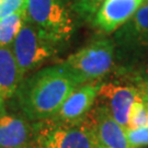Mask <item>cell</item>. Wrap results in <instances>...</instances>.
<instances>
[{"label": "cell", "mask_w": 148, "mask_h": 148, "mask_svg": "<svg viewBox=\"0 0 148 148\" xmlns=\"http://www.w3.org/2000/svg\"><path fill=\"white\" fill-rule=\"evenodd\" d=\"M77 87L76 80L64 65L51 66L32 75L18 88L19 104L29 120L53 117Z\"/></svg>", "instance_id": "obj_1"}, {"label": "cell", "mask_w": 148, "mask_h": 148, "mask_svg": "<svg viewBox=\"0 0 148 148\" xmlns=\"http://www.w3.org/2000/svg\"><path fill=\"white\" fill-rule=\"evenodd\" d=\"M138 95V90L132 86L104 84L99 87L98 99L106 106L112 117L125 130L128 124V113Z\"/></svg>", "instance_id": "obj_6"}, {"label": "cell", "mask_w": 148, "mask_h": 148, "mask_svg": "<svg viewBox=\"0 0 148 148\" xmlns=\"http://www.w3.org/2000/svg\"><path fill=\"white\" fill-rule=\"evenodd\" d=\"M3 101L5 100L0 97V111H1V110H3Z\"/></svg>", "instance_id": "obj_20"}, {"label": "cell", "mask_w": 148, "mask_h": 148, "mask_svg": "<svg viewBox=\"0 0 148 148\" xmlns=\"http://www.w3.org/2000/svg\"><path fill=\"white\" fill-rule=\"evenodd\" d=\"M100 86L95 84H87L77 87L64 101L58 112L54 119L59 121L73 122L85 117L92 108L98 97Z\"/></svg>", "instance_id": "obj_10"}, {"label": "cell", "mask_w": 148, "mask_h": 148, "mask_svg": "<svg viewBox=\"0 0 148 148\" xmlns=\"http://www.w3.org/2000/svg\"><path fill=\"white\" fill-rule=\"evenodd\" d=\"M126 135L130 144L134 148H139L148 145V127L126 130Z\"/></svg>", "instance_id": "obj_17"}, {"label": "cell", "mask_w": 148, "mask_h": 148, "mask_svg": "<svg viewBox=\"0 0 148 148\" xmlns=\"http://www.w3.org/2000/svg\"><path fill=\"white\" fill-rule=\"evenodd\" d=\"M90 116L99 148H134L128 142L126 130L112 117L106 106H97Z\"/></svg>", "instance_id": "obj_7"}, {"label": "cell", "mask_w": 148, "mask_h": 148, "mask_svg": "<svg viewBox=\"0 0 148 148\" xmlns=\"http://www.w3.org/2000/svg\"><path fill=\"white\" fill-rule=\"evenodd\" d=\"M104 0H75L71 9L84 20L93 21Z\"/></svg>", "instance_id": "obj_15"}, {"label": "cell", "mask_w": 148, "mask_h": 148, "mask_svg": "<svg viewBox=\"0 0 148 148\" xmlns=\"http://www.w3.org/2000/svg\"><path fill=\"white\" fill-rule=\"evenodd\" d=\"M148 127V108L142 98L137 95L128 113V124L126 130Z\"/></svg>", "instance_id": "obj_14"}, {"label": "cell", "mask_w": 148, "mask_h": 148, "mask_svg": "<svg viewBox=\"0 0 148 148\" xmlns=\"http://www.w3.org/2000/svg\"><path fill=\"white\" fill-rule=\"evenodd\" d=\"M33 131V148H99L89 113L73 122L54 117L38 121Z\"/></svg>", "instance_id": "obj_2"}, {"label": "cell", "mask_w": 148, "mask_h": 148, "mask_svg": "<svg viewBox=\"0 0 148 148\" xmlns=\"http://www.w3.org/2000/svg\"><path fill=\"white\" fill-rule=\"evenodd\" d=\"M33 126L23 117L0 111V148L33 147Z\"/></svg>", "instance_id": "obj_9"}, {"label": "cell", "mask_w": 148, "mask_h": 148, "mask_svg": "<svg viewBox=\"0 0 148 148\" xmlns=\"http://www.w3.org/2000/svg\"><path fill=\"white\" fill-rule=\"evenodd\" d=\"M138 77H139V82H148V62L144 65L140 73H138Z\"/></svg>", "instance_id": "obj_19"}, {"label": "cell", "mask_w": 148, "mask_h": 148, "mask_svg": "<svg viewBox=\"0 0 148 148\" xmlns=\"http://www.w3.org/2000/svg\"><path fill=\"white\" fill-rule=\"evenodd\" d=\"M138 95L142 98L144 103L148 108V82H139L137 86Z\"/></svg>", "instance_id": "obj_18"}, {"label": "cell", "mask_w": 148, "mask_h": 148, "mask_svg": "<svg viewBox=\"0 0 148 148\" xmlns=\"http://www.w3.org/2000/svg\"><path fill=\"white\" fill-rule=\"evenodd\" d=\"M27 0H0V21L16 12L27 10Z\"/></svg>", "instance_id": "obj_16"}, {"label": "cell", "mask_w": 148, "mask_h": 148, "mask_svg": "<svg viewBox=\"0 0 148 148\" xmlns=\"http://www.w3.org/2000/svg\"><path fill=\"white\" fill-rule=\"evenodd\" d=\"M121 38L131 42L148 40V0L139 5L134 16L122 27Z\"/></svg>", "instance_id": "obj_12"}, {"label": "cell", "mask_w": 148, "mask_h": 148, "mask_svg": "<svg viewBox=\"0 0 148 148\" xmlns=\"http://www.w3.org/2000/svg\"><path fill=\"white\" fill-rule=\"evenodd\" d=\"M24 148H33V147H24Z\"/></svg>", "instance_id": "obj_21"}, {"label": "cell", "mask_w": 148, "mask_h": 148, "mask_svg": "<svg viewBox=\"0 0 148 148\" xmlns=\"http://www.w3.org/2000/svg\"><path fill=\"white\" fill-rule=\"evenodd\" d=\"M27 20L52 43L73 35L74 19L64 0H27Z\"/></svg>", "instance_id": "obj_4"}, {"label": "cell", "mask_w": 148, "mask_h": 148, "mask_svg": "<svg viewBox=\"0 0 148 148\" xmlns=\"http://www.w3.org/2000/svg\"><path fill=\"white\" fill-rule=\"evenodd\" d=\"M22 75L18 68L12 48L0 47V97L5 100L18 91Z\"/></svg>", "instance_id": "obj_11"}, {"label": "cell", "mask_w": 148, "mask_h": 148, "mask_svg": "<svg viewBox=\"0 0 148 148\" xmlns=\"http://www.w3.org/2000/svg\"><path fill=\"white\" fill-rule=\"evenodd\" d=\"M114 44L111 40H98L70 55L63 64L77 85L92 84L106 76L113 66Z\"/></svg>", "instance_id": "obj_3"}, {"label": "cell", "mask_w": 148, "mask_h": 148, "mask_svg": "<svg viewBox=\"0 0 148 148\" xmlns=\"http://www.w3.org/2000/svg\"><path fill=\"white\" fill-rule=\"evenodd\" d=\"M142 2V0H104L93 19V24L100 31L111 33L130 20Z\"/></svg>", "instance_id": "obj_8"}, {"label": "cell", "mask_w": 148, "mask_h": 148, "mask_svg": "<svg viewBox=\"0 0 148 148\" xmlns=\"http://www.w3.org/2000/svg\"><path fill=\"white\" fill-rule=\"evenodd\" d=\"M54 43L48 41L27 21L23 24L12 43V52L22 77L36 68L53 53Z\"/></svg>", "instance_id": "obj_5"}, {"label": "cell", "mask_w": 148, "mask_h": 148, "mask_svg": "<svg viewBox=\"0 0 148 148\" xmlns=\"http://www.w3.org/2000/svg\"><path fill=\"white\" fill-rule=\"evenodd\" d=\"M142 1H143V0H142Z\"/></svg>", "instance_id": "obj_22"}, {"label": "cell", "mask_w": 148, "mask_h": 148, "mask_svg": "<svg viewBox=\"0 0 148 148\" xmlns=\"http://www.w3.org/2000/svg\"><path fill=\"white\" fill-rule=\"evenodd\" d=\"M27 22V10L16 12L0 21V47L11 45L23 24Z\"/></svg>", "instance_id": "obj_13"}]
</instances>
